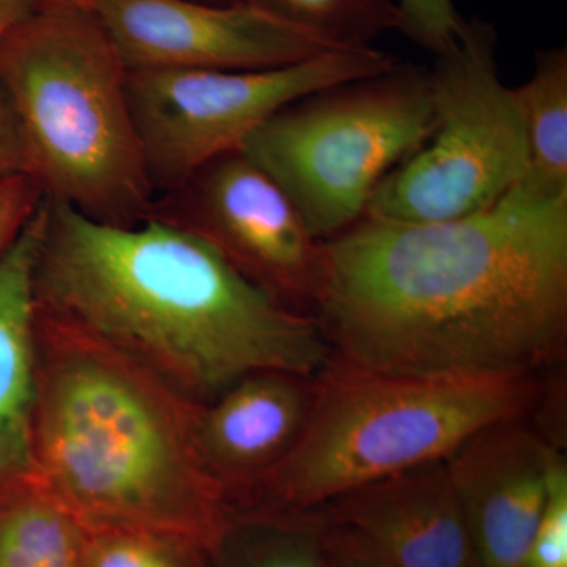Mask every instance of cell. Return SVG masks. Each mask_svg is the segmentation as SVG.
I'll return each mask as SVG.
<instances>
[{
  "mask_svg": "<svg viewBox=\"0 0 567 567\" xmlns=\"http://www.w3.org/2000/svg\"><path fill=\"white\" fill-rule=\"evenodd\" d=\"M315 399V377L251 372L197 405L194 446L227 509L292 453Z\"/></svg>",
  "mask_w": 567,
  "mask_h": 567,
  "instance_id": "12",
  "label": "cell"
},
{
  "mask_svg": "<svg viewBox=\"0 0 567 567\" xmlns=\"http://www.w3.org/2000/svg\"><path fill=\"white\" fill-rule=\"evenodd\" d=\"M37 9V0H0V40Z\"/></svg>",
  "mask_w": 567,
  "mask_h": 567,
  "instance_id": "25",
  "label": "cell"
},
{
  "mask_svg": "<svg viewBox=\"0 0 567 567\" xmlns=\"http://www.w3.org/2000/svg\"><path fill=\"white\" fill-rule=\"evenodd\" d=\"M320 559L322 567H401L363 535L324 514Z\"/></svg>",
  "mask_w": 567,
  "mask_h": 567,
  "instance_id": "23",
  "label": "cell"
},
{
  "mask_svg": "<svg viewBox=\"0 0 567 567\" xmlns=\"http://www.w3.org/2000/svg\"><path fill=\"white\" fill-rule=\"evenodd\" d=\"M33 282L40 311L196 405L251 372L316 377L331 358L316 317L282 305L203 238L155 216L111 226L47 197Z\"/></svg>",
  "mask_w": 567,
  "mask_h": 567,
  "instance_id": "2",
  "label": "cell"
},
{
  "mask_svg": "<svg viewBox=\"0 0 567 567\" xmlns=\"http://www.w3.org/2000/svg\"><path fill=\"white\" fill-rule=\"evenodd\" d=\"M95 13L128 70H271L336 50L246 2L99 0Z\"/></svg>",
  "mask_w": 567,
  "mask_h": 567,
  "instance_id": "10",
  "label": "cell"
},
{
  "mask_svg": "<svg viewBox=\"0 0 567 567\" xmlns=\"http://www.w3.org/2000/svg\"><path fill=\"white\" fill-rule=\"evenodd\" d=\"M432 130L427 69L398 62L289 104L240 151L278 183L317 240L328 241L364 218L383 178Z\"/></svg>",
  "mask_w": 567,
  "mask_h": 567,
  "instance_id": "6",
  "label": "cell"
},
{
  "mask_svg": "<svg viewBox=\"0 0 567 567\" xmlns=\"http://www.w3.org/2000/svg\"><path fill=\"white\" fill-rule=\"evenodd\" d=\"M47 197L20 237L0 257V481L35 475V262Z\"/></svg>",
  "mask_w": 567,
  "mask_h": 567,
  "instance_id": "14",
  "label": "cell"
},
{
  "mask_svg": "<svg viewBox=\"0 0 567 567\" xmlns=\"http://www.w3.org/2000/svg\"><path fill=\"white\" fill-rule=\"evenodd\" d=\"M399 9V29L417 47L443 54L456 41L464 18L457 13L453 0H395Z\"/></svg>",
  "mask_w": 567,
  "mask_h": 567,
  "instance_id": "21",
  "label": "cell"
},
{
  "mask_svg": "<svg viewBox=\"0 0 567 567\" xmlns=\"http://www.w3.org/2000/svg\"><path fill=\"white\" fill-rule=\"evenodd\" d=\"M336 50L372 48L382 33L398 31L395 0H244Z\"/></svg>",
  "mask_w": 567,
  "mask_h": 567,
  "instance_id": "18",
  "label": "cell"
},
{
  "mask_svg": "<svg viewBox=\"0 0 567 567\" xmlns=\"http://www.w3.org/2000/svg\"><path fill=\"white\" fill-rule=\"evenodd\" d=\"M319 509L401 567H477L445 461L364 484Z\"/></svg>",
  "mask_w": 567,
  "mask_h": 567,
  "instance_id": "13",
  "label": "cell"
},
{
  "mask_svg": "<svg viewBox=\"0 0 567 567\" xmlns=\"http://www.w3.org/2000/svg\"><path fill=\"white\" fill-rule=\"evenodd\" d=\"M128 69L95 11L41 7L0 40V84L44 196L133 226L156 193L128 99Z\"/></svg>",
  "mask_w": 567,
  "mask_h": 567,
  "instance_id": "5",
  "label": "cell"
},
{
  "mask_svg": "<svg viewBox=\"0 0 567 567\" xmlns=\"http://www.w3.org/2000/svg\"><path fill=\"white\" fill-rule=\"evenodd\" d=\"M151 216L203 238L282 305L315 315L323 241L278 183L244 152L213 159L156 197Z\"/></svg>",
  "mask_w": 567,
  "mask_h": 567,
  "instance_id": "9",
  "label": "cell"
},
{
  "mask_svg": "<svg viewBox=\"0 0 567 567\" xmlns=\"http://www.w3.org/2000/svg\"><path fill=\"white\" fill-rule=\"evenodd\" d=\"M11 174L31 175V169L20 123L0 84V177Z\"/></svg>",
  "mask_w": 567,
  "mask_h": 567,
  "instance_id": "24",
  "label": "cell"
},
{
  "mask_svg": "<svg viewBox=\"0 0 567 567\" xmlns=\"http://www.w3.org/2000/svg\"><path fill=\"white\" fill-rule=\"evenodd\" d=\"M398 59L375 48L334 50L271 70H128V99L156 194L240 151L276 112L341 82L377 76Z\"/></svg>",
  "mask_w": 567,
  "mask_h": 567,
  "instance_id": "8",
  "label": "cell"
},
{
  "mask_svg": "<svg viewBox=\"0 0 567 567\" xmlns=\"http://www.w3.org/2000/svg\"><path fill=\"white\" fill-rule=\"evenodd\" d=\"M99 0H37V9L41 7H71V9H81L95 11Z\"/></svg>",
  "mask_w": 567,
  "mask_h": 567,
  "instance_id": "26",
  "label": "cell"
},
{
  "mask_svg": "<svg viewBox=\"0 0 567 567\" xmlns=\"http://www.w3.org/2000/svg\"><path fill=\"white\" fill-rule=\"evenodd\" d=\"M85 532L35 475L0 481V567H82Z\"/></svg>",
  "mask_w": 567,
  "mask_h": 567,
  "instance_id": "15",
  "label": "cell"
},
{
  "mask_svg": "<svg viewBox=\"0 0 567 567\" xmlns=\"http://www.w3.org/2000/svg\"><path fill=\"white\" fill-rule=\"evenodd\" d=\"M513 91L528 151L529 181L567 192V48L540 50L532 76Z\"/></svg>",
  "mask_w": 567,
  "mask_h": 567,
  "instance_id": "17",
  "label": "cell"
},
{
  "mask_svg": "<svg viewBox=\"0 0 567 567\" xmlns=\"http://www.w3.org/2000/svg\"><path fill=\"white\" fill-rule=\"evenodd\" d=\"M35 476L84 525L210 546L229 516L194 446L197 405L37 308Z\"/></svg>",
  "mask_w": 567,
  "mask_h": 567,
  "instance_id": "3",
  "label": "cell"
},
{
  "mask_svg": "<svg viewBox=\"0 0 567 567\" xmlns=\"http://www.w3.org/2000/svg\"><path fill=\"white\" fill-rule=\"evenodd\" d=\"M527 417L486 425L445 458L477 567H524L558 447Z\"/></svg>",
  "mask_w": 567,
  "mask_h": 567,
  "instance_id": "11",
  "label": "cell"
},
{
  "mask_svg": "<svg viewBox=\"0 0 567 567\" xmlns=\"http://www.w3.org/2000/svg\"><path fill=\"white\" fill-rule=\"evenodd\" d=\"M199 2L213 3V6H234V3H240L244 0H199Z\"/></svg>",
  "mask_w": 567,
  "mask_h": 567,
  "instance_id": "27",
  "label": "cell"
},
{
  "mask_svg": "<svg viewBox=\"0 0 567 567\" xmlns=\"http://www.w3.org/2000/svg\"><path fill=\"white\" fill-rule=\"evenodd\" d=\"M323 514L312 511L230 513L210 551L216 567H322Z\"/></svg>",
  "mask_w": 567,
  "mask_h": 567,
  "instance_id": "16",
  "label": "cell"
},
{
  "mask_svg": "<svg viewBox=\"0 0 567 567\" xmlns=\"http://www.w3.org/2000/svg\"><path fill=\"white\" fill-rule=\"evenodd\" d=\"M543 393L537 374H402L331 354L315 377L292 453L230 513L319 509L364 484L445 461L486 425L527 417Z\"/></svg>",
  "mask_w": 567,
  "mask_h": 567,
  "instance_id": "4",
  "label": "cell"
},
{
  "mask_svg": "<svg viewBox=\"0 0 567 567\" xmlns=\"http://www.w3.org/2000/svg\"><path fill=\"white\" fill-rule=\"evenodd\" d=\"M524 567H567V465L557 453L548 491Z\"/></svg>",
  "mask_w": 567,
  "mask_h": 567,
  "instance_id": "20",
  "label": "cell"
},
{
  "mask_svg": "<svg viewBox=\"0 0 567 567\" xmlns=\"http://www.w3.org/2000/svg\"><path fill=\"white\" fill-rule=\"evenodd\" d=\"M44 193L32 175L0 177V257L14 244L41 207Z\"/></svg>",
  "mask_w": 567,
  "mask_h": 567,
  "instance_id": "22",
  "label": "cell"
},
{
  "mask_svg": "<svg viewBox=\"0 0 567 567\" xmlns=\"http://www.w3.org/2000/svg\"><path fill=\"white\" fill-rule=\"evenodd\" d=\"M331 354L402 374H537L567 342V192L525 175L464 218L364 216L323 241Z\"/></svg>",
  "mask_w": 567,
  "mask_h": 567,
  "instance_id": "1",
  "label": "cell"
},
{
  "mask_svg": "<svg viewBox=\"0 0 567 567\" xmlns=\"http://www.w3.org/2000/svg\"><path fill=\"white\" fill-rule=\"evenodd\" d=\"M82 567H216L210 546L159 529L85 525Z\"/></svg>",
  "mask_w": 567,
  "mask_h": 567,
  "instance_id": "19",
  "label": "cell"
},
{
  "mask_svg": "<svg viewBox=\"0 0 567 567\" xmlns=\"http://www.w3.org/2000/svg\"><path fill=\"white\" fill-rule=\"evenodd\" d=\"M491 22L465 20L427 70L434 130L420 151L383 178L364 216L440 223L498 203L528 173L524 126L496 62Z\"/></svg>",
  "mask_w": 567,
  "mask_h": 567,
  "instance_id": "7",
  "label": "cell"
}]
</instances>
